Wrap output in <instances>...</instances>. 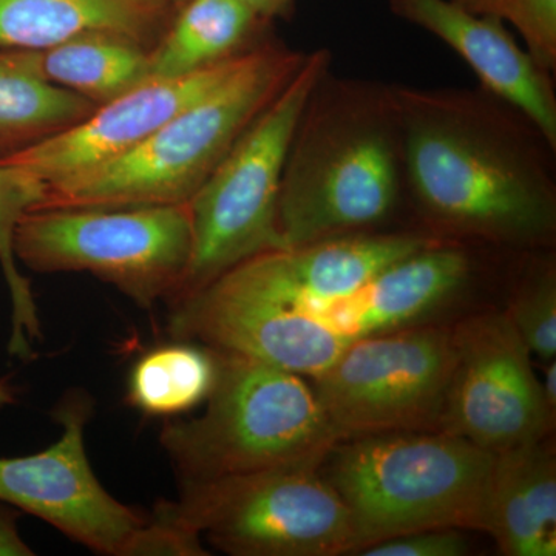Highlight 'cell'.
<instances>
[{"label":"cell","mask_w":556,"mask_h":556,"mask_svg":"<svg viewBox=\"0 0 556 556\" xmlns=\"http://www.w3.org/2000/svg\"><path fill=\"white\" fill-rule=\"evenodd\" d=\"M248 54V53H247ZM243 56L172 78H149L97 110L72 129L0 161L49 186L76 177L137 148L182 109L223 83Z\"/></svg>","instance_id":"13"},{"label":"cell","mask_w":556,"mask_h":556,"mask_svg":"<svg viewBox=\"0 0 556 556\" xmlns=\"http://www.w3.org/2000/svg\"><path fill=\"white\" fill-rule=\"evenodd\" d=\"M493 460L448 431H401L343 439L321 473L353 515L358 554L422 530L484 529Z\"/></svg>","instance_id":"4"},{"label":"cell","mask_w":556,"mask_h":556,"mask_svg":"<svg viewBox=\"0 0 556 556\" xmlns=\"http://www.w3.org/2000/svg\"><path fill=\"white\" fill-rule=\"evenodd\" d=\"M149 555L203 556L207 552L201 546L200 535L153 514L131 538L124 556Z\"/></svg>","instance_id":"27"},{"label":"cell","mask_w":556,"mask_h":556,"mask_svg":"<svg viewBox=\"0 0 556 556\" xmlns=\"http://www.w3.org/2000/svg\"><path fill=\"white\" fill-rule=\"evenodd\" d=\"M404 190L390 86L327 72L299 121L281 177L285 248L364 232L393 214Z\"/></svg>","instance_id":"2"},{"label":"cell","mask_w":556,"mask_h":556,"mask_svg":"<svg viewBox=\"0 0 556 556\" xmlns=\"http://www.w3.org/2000/svg\"><path fill=\"white\" fill-rule=\"evenodd\" d=\"M215 353L218 375L204 415L161 430L181 484L324 460L342 441L303 376Z\"/></svg>","instance_id":"5"},{"label":"cell","mask_w":556,"mask_h":556,"mask_svg":"<svg viewBox=\"0 0 556 556\" xmlns=\"http://www.w3.org/2000/svg\"><path fill=\"white\" fill-rule=\"evenodd\" d=\"M324 460L181 484L155 514L233 556H336L361 547L353 515Z\"/></svg>","instance_id":"7"},{"label":"cell","mask_w":556,"mask_h":556,"mask_svg":"<svg viewBox=\"0 0 556 556\" xmlns=\"http://www.w3.org/2000/svg\"><path fill=\"white\" fill-rule=\"evenodd\" d=\"M169 332L181 342H200L309 378L331 367L350 343L302 311L222 277L172 303Z\"/></svg>","instance_id":"12"},{"label":"cell","mask_w":556,"mask_h":556,"mask_svg":"<svg viewBox=\"0 0 556 556\" xmlns=\"http://www.w3.org/2000/svg\"><path fill=\"white\" fill-rule=\"evenodd\" d=\"M305 58L302 51L266 40L249 51L215 89L182 109L137 148L49 186L38 208L188 204Z\"/></svg>","instance_id":"3"},{"label":"cell","mask_w":556,"mask_h":556,"mask_svg":"<svg viewBox=\"0 0 556 556\" xmlns=\"http://www.w3.org/2000/svg\"><path fill=\"white\" fill-rule=\"evenodd\" d=\"M508 556L556 555V460L551 438L495 453L484 529Z\"/></svg>","instance_id":"18"},{"label":"cell","mask_w":556,"mask_h":556,"mask_svg":"<svg viewBox=\"0 0 556 556\" xmlns=\"http://www.w3.org/2000/svg\"><path fill=\"white\" fill-rule=\"evenodd\" d=\"M190 252L189 203L33 208L14 232V255L31 270L90 273L141 308L174 298Z\"/></svg>","instance_id":"8"},{"label":"cell","mask_w":556,"mask_h":556,"mask_svg":"<svg viewBox=\"0 0 556 556\" xmlns=\"http://www.w3.org/2000/svg\"><path fill=\"white\" fill-rule=\"evenodd\" d=\"M434 240L420 233H351L265 252L219 277L280 305L305 311L351 294L380 270Z\"/></svg>","instance_id":"14"},{"label":"cell","mask_w":556,"mask_h":556,"mask_svg":"<svg viewBox=\"0 0 556 556\" xmlns=\"http://www.w3.org/2000/svg\"><path fill=\"white\" fill-rule=\"evenodd\" d=\"M530 353L543 361L556 356V274L554 266L530 274L507 311Z\"/></svg>","instance_id":"25"},{"label":"cell","mask_w":556,"mask_h":556,"mask_svg":"<svg viewBox=\"0 0 556 556\" xmlns=\"http://www.w3.org/2000/svg\"><path fill=\"white\" fill-rule=\"evenodd\" d=\"M470 551L460 529H431L408 533L371 544L357 555L364 556H463Z\"/></svg>","instance_id":"26"},{"label":"cell","mask_w":556,"mask_h":556,"mask_svg":"<svg viewBox=\"0 0 556 556\" xmlns=\"http://www.w3.org/2000/svg\"><path fill=\"white\" fill-rule=\"evenodd\" d=\"M452 340L455 368L442 431L490 453L551 437L555 413L506 313L467 318L452 328Z\"/></svg>","instance_id":"10"},{"label":"cell","mask_w":556,"mask_h":556,"mask_svg":"<svg viewBox=\"0 0 556 556\" xmlns=\"http://www.w3.org/2000/svg\"><path fill=\"white\" fill-rule=\"evenodd\" d=\"M47 199V185L20 167L0 163V269L11 302L10 356L31 361L42 340L38 306L28 278L14 255V232L22 217Z\"/></svg>","instance_id":"23"},{"label":"cell","mask_w":556,"mask_h":556,"mask_svg":"<svg viewBox=\"0 0 556 556\" xmlns=\"http://www.w3.org/2000/svg\"><path fill=\"white\" fill-rule=\"evenodd\" d=\"M35 552L22 540L16 515L0 503V556H31Z\"/></svg>","instance_id":"28"},{"label":"cell","mask_w":556,"mask_h":556,"mask_svg":"<svg viewBox=\"0 0 556 556\" xmlns=\"http://www.w3.org/2000/svg\"><path fill=\"white\" fill-rule=\"evenodd\" d=\"M175 7L172 0H0V50H43L94 33L152 50Z\"/></svg>","instance_id":"17"},{"label":"cell","mask_w":556,"mask_h":556,"mask_svg":"<svg viewBox=\"0 0 556 556\" xmlns=\"http://www.w3.org/2000/svg\"><path fill=\"white\" fill-rule=\"evenodd\" d=\"M331 53H306L302 67L237 139L189 201L192 252L170 303L195 294L240 263L283 249L278 193L289 148Z\"/></svg>","instance_id":"6"},{"label":"cell","mask_w":556,"mask_h":556,"mask_svg":"<svg viewBox=\"0 0 556 556\" xmlns=\"http://www.w3.org/2000/svg\"><path fill=\"white\" fill-rule=\"evenodd\" d=\"M478 16L511 25L530 56L546 72L556 67V0H452Z\"/></svg>","instance_id":"24"},{"label":"cell","mask_w":556,"mask_h":556,"mask_svg":"<svg viewBox=\"0 0 556 556\" xmlns=\"http://www.w3.org/2000/svg\"><path fill=\"white\" fill-rule=\"evenodd\" d=\"M453 368L452 329L407 327L348 343L313 388L342 441L439 431Z\"/></svg>","instance_id":"9"},{"label":"cell","mask_w":556,"mask_h":556,"mask_svg":"<svg viewBox=\"0 0 556 556\" xmlns=\"http://www.w3.org/2000/svg\"><path fill=\"white\" fill-rule=\"evenodd\" d=\"M172 2H174L175 5H177L178 0H172ZM185 2H188V0H179V7H181L182 3H185Z\"/></svg>","instance_id":"32"},{"label":"cell","mask_w":556,"mask_h":556,"mask_svg":"<svg viewBox=\"0 0 556 556\" xmlns=\"http://www.w3.org/2000/svg\"><path fill=\"white\" fill-rule=\"evenodd\" d=\"M541 388H543L544 397L548 408L555 413L556 409V362L555 358L547 361L546 368H544V379L541 380Z\"/></svg>","instance_id":"30"},{"label":"cell","mask_w":556,"mask_h":556,"mask_svg":"<svg viewBox=\"0 0 556 556\" xmlns=\"http://www.w3.org/2000/svg\"><path fill=\"white\" fill-rule=\"evenodd\" d=\"M270 21L244 0H188L150 50V78H172L237 60L263 42Z\"/></svg>","instance_id":"19"},{"label":"cell","mask_w":556,"mask_h":556,"mask_svg":"<svg viewBox=\"0 0 556 556\" xmlns=\"http://www.w3.org/2000/svg\"><path fill=\"white\" fill-rule=\"evenodd\" d=\"M16 402V391L9 379H0V408Z\"/></svg>","instance_id":"31"},{"label":"cell","mask_w":556,"mask_h":556,"mask_svg":"<svg viewBox=\"0 0 556 556\" xmlns=\"http://www.w3.org/2000/svg\"><path fill=\"white\" fill-rule=\"evenodd\" d=\"M61 438L30 456L0 457V503L56 527L102 555L124 556L146 518L115 500L87 457L89 399L75 394L56 412Z\"/></svg>","instance_id":"11"},{"label":"cell","mask_w":556,"mask_h":556,"mask_svg":"<svg viewBox=\"0 0 556 556\" xmlns=\"http://www.w3.org/2000/svg\"><path fill=\"white\" fill-rule=\"evenodd\" d=\"M470 274L467 252L438 239L380 270L351 294L302 313L354 342L412 327L466 287Z\"/></svg>","instance_id":"16"},{"label":"cell","mask_w":556,"mask_h":556,"mask_svg":"<svg viewBox=\"0 0 556 556\" xmlns=\"http://www.w3.org/2000/svg\"><path fill=\"white\" fill-rule=\"evenodd\" d=\"M97 108L43 79L31 50H0V161L72 129Z\"/></svg>","instance_id":"20"},{"label":"cell","mask_w":556,"mask_h":556,"mask_svg":"<svg viewBox=\"0 0 556 556\" xmlns=\"http://www.w3.org/2000/svg\"><path fill=\"white\" fill-rule=\"evenodd\" d=\"M218 375L217 353L181 342L144 354L127 383V402L149 416H177L206 401Z\"/></svg>","instance_id":"22"},{"label":"cell","mask_w":556,"mask_h":556,"mask_svg":"<svg viewBox=\"0 0 556 556\" xmlns=\"http://www.w3.org/2000/svg\"><path fill=\"white\" fill-rule=\"evenodd\" d=\"M390 94L405 189L431 225L511 247L554 239L551 146L525 116L485 90L390 86Z\"/></svg>","instance_id":"1"},{"label":"cell","mask_w":556,"mask_h":556,"mask_svg":"<svg viewBox=\"0 0 556 556\" xmlns=\"http://www.w3.org/2000/svg\"><path fill=\"white\" fill-rule=\"evenodd\" d=\"M43 79L102 105L150 78V50L118 35H84L31 50Z\"/></svg>","instance_id":"21"},{"label":"cell","mask_w":556,"mask_h":556,"mask_svg":"<svg viewBox=\"0 0 556 556\" xmlns=\"http://www.w3.org/2000/svg\"><path fill=\"white\" fill-rule=\"evenodd\" d=\"M260 16L273 22L278 17H287L291 14L294 0H244Z\"/></svg>","instance_id":"29"},{"label":"cell","mask_w":556,"mask_h":556,"mask_svg":"<svg viewBox=\"0 0 556 556\" xmlns=\"http://www.w3.org/2000/svg\"><path fill=\"white\" fill-rule=\"evenodd\" d=\"M391 13L463 58L486 93L517 110L556 149V94L551 73L515 40L506 24L452 0H388Z\"/></svg>","instance_id":"15"}]
</instances>
